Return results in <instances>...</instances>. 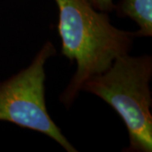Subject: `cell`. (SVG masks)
I'll list each match as a JSON object with an SVG mask.
<instances>
[{
	"mask_svg": "<svg viewBox=\"0 0 152 152\" xmlns=\"http://www.w3.org/2000/svg\"><path fill=\"white\" fill-rule=\"evenodd\" d=\"M114 10L120 17H128L134 21L139 30L135 37L152 36V0H121Z\"/></svg>",
	"mask_w": 152,
	"mask_h": 152,
	"instance_id": "obj_4",
	"label": "cell"
},
{
	"mask_svg": "<svg viewBox=\"0 0 152 152\" xmlns=\"http://www.w3.org/2000/svg\"><path fill=\"white\" fill-rule=\"evenodd\" d=\"M58 8V31L61 53L75 61V73L60 96L69 107L85 82L107 70L117 58L129 53L134 32L115 27L107 13L96 10L87 0H54Z\"/></svg>",
	"mask_w": 152,
	"mask_h": 152,
	"instance_id": "obj_1",
	"label": "cell"
},
{
	"mask_svg": "<svg viewBox=\"0 0 152 152\" xmlns=\"http://www.w3.org/2000/svg\"><path fill=\"white\" fill-rule=\"evenodd\" d=\"M152 57L124 54L107 70L85 82L81 91L111 106L126 125L129 145L124 151H152Z\"/></svg>",
	"mask_w": 152,
	"mask_h": 152,
	"instance_id": "obj_2",
	"label": "cell"
},
{
	"mask_svg": "<svg viewBox=\"0 0 152 152\" xmlns=\"http://www.w3.org/2000/svg\"><path fill=\"white\" fill-rule=\"evenodd\" d=\"M91 5L99 11L110 13L114 11L115 4L113 0H87Z\"/></svg>",
	"mask_w": 152,
	"mask_h": 152,
	"instance_id": "obj_5",
	"label": "cell"
},
{
	"mask_svg": "<svg viewBox=\"0 0 152 152\" xmlns=\"http://www.w3.org/2000/svg\"><path fill=\"white\" fill-rule=\"evenodd\" d=\"M56 54L47 41L30 65L0 82V121L42 133L53 139L66 151L77 152L50 117L45 99V64Z\"/></svg>",
	"mask_w": 152,
	"mask_h": 152,
	"instance_id": "obj_3",
	"label": "cell"
}]
</instances>
